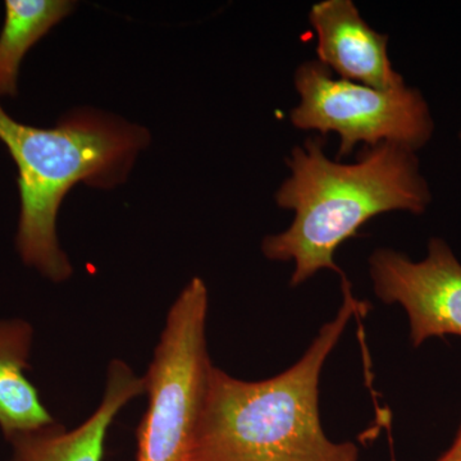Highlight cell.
I'll use <instances>...</instances> for the list:
<instances>
[{"label": "cell", "mask_w": 461, "mask_h": 461, "mask_svg": "<svg viewBox=\"0 0 461 461\" xmlns=\"http://www.w3.org/2000/svg\"><path fill=\"white\" fill-rule=\"evenodd\" d=\"M290 176L276 193V204L291 211L290 227L267 236L264 256L293 262L291 286L304 284L321 269L345 278L335 253L372 218L388 212L423 214L432 194L411 149L384 144L366 148L355 163L330 159L324 139L311 136L291 150Z\"/></svg>", "instance_id": "obj_1"}, {"label": "cell", "mask_w": 461, "mask_h": 461, "mask_svg": "<svg viewBox=\"0 0 461 461\" xmlns=\"http://www.w3.org/2000/svg\"><path fill=\"white\" fill-rule=\"evenodd\" d=\"M344 303L321 327L299 362L264 381L230 377L212 366L196 437L194 461H357L353 442H333L320 417V379L324 363L348 321L366 314L342 278Z\"/></svg>", "instance_id": "obj_2"}, {"label": "cell", "mask_w": 461, "mask_h": 461, "mask_svg": "<svg viewBox=\"0 0 461 461\" xmlns=\"http://www.w3.org/2000/svg\"><path fill=\"white\" fill-rule=\"evenodd\" d=\"M149 139L147 130L99 112H75L54 129H38L0 105V140L20 173L16 244L23 263L53 282L66 281L72 266L56 229L63 198L78 182L104 189L122 182Z\"/></svg>", "instance_id": "obj_3"}, {"label": "cell", "mask_w": 461, "mask_h": 461, "mask_svg": "<svg viewBox=\"0 0 461 461\" xmlns=\"http://www.w3.org/2000/svg\"><path fill=\"white\" fill-rule=\"evenodd\" d=\"M208 290L196 277L169 313L149 366L147 412L138 429V461H194L209 371Z\"/></svg>", "instance_id": "obj_4"}, {"label": "cell", "mask_w": 461, "mask_h": 461, "mask_svg": "<svg viewBox=\"0 0 461 461\" xmlns=\"http://www.w3.org/2000/svg\"><path fill=\"white\" fill-rule=\"evenodd\" d=\"M299 104L290 121L297 130L339 138L338 159L350 156L359 144L366 148L391 142L415 151L432 139V115L420 90L402 85L381 90L344 80L318 60L296 68Z\"/></svg>", "instance_id": "obj_5"}, {"label": "cell", "mask_w": 461, "mask_h": 461, "mask_svg": "<svg viewBox=\"0 0 461 461\" xmlns=\"http://www.w3.org/2000/svg\"><path fill=\"white\" fill-rule=\"evenodd\" d=\"M369 273L375 295L405 309L414 348L432 338H461V263L445 240L430 239L420 262L377 249L369 258Z\"/></svg>", "instance_id": "obj_6"}, {"label": "cell", "mask_w": 461, "mask_h": 461, "mask_svg": "<svg viewBox=\"0 0 461 461\" xmlns=\"http://www.w3.org/2000/svg\"><path fill=\"white\" fill-rule=\"evenodd\" d=\"M317 33L318 62L333 75L375 89L405 85L388 57V35L364 21L351 0H323L309 12Z\"/></svg>", "instance_id": "obj_7"}, {"label": "cell", "mask_w": 461, "mask_h": 461, "mask_svg": "<svg viewBox=\"0 0 461 461\" xmlns=\"http://www.w3.org/2000/svg\"><path fill=\"white\" fill-rule=\"evenodd\" d=\"M147 393V379L122 360L109 366L107 387L96 411L72 430L53 423L12 438L9 461H103L104 442L115 415L131 400Z\"/></svg>", "instance_id": "obj_8"}, {"label": "cell", "mask_w": 461, "mask_h": 461, "mask_svg": "<svg viewBox=\"0 0 461 461\" xmlns=\"http://www.w3.org/2000/svg\"><path fill=\"white\" fill-rule=\"evenodd\" d=\"M33 330L23 320H0V429L8 441L56 423L26 377Z\"/></svg>", "instance_id": "obj_9"}, {"label": "cell", "mask_w": 461, "mask_h": 461, "mask_svg": "<svg viewBox=\"0 0 461 461\" xmlns=\"http://www.w3.org/2000/svg\"><path fill=\"white\" fill-rule=\"evenodd\" d=\"M67 0H7L0 32V96L17 94L18 71L30 48L68 16Z\"/></svg>", "instance_id": "obj_10"}, {"label": "cell", "mask_w": 461, "mask_h": 461, "mask_svg": "<svg viewBox=\"0 0 461 461\" xmlns=\"http://www.w3.org/2000/svg\"><path fill=\"white\" fill-rule=\"evenodd\" d=\"M437 461H461V424L459 432H457L456 438L454 439L453 445H451L450 448H448L442 456H439Z\"/></svg>", "instance_id": "obj_11"}, {"label": "cell", "mask_w": 461, "mask_h": 461, "mask_svg": "<svg viewBox=\"0 0 461 461\" xmlns=\"http://www.w3.org/2000/svg\"><path fill=\"white\" fill-rule=\"evenodd\" d=\"M460 140H461V132H460Z\"/></svg>", "instance_id": "obj_12"}]
</instances>
